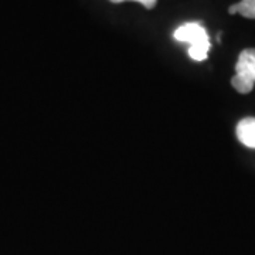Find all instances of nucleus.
Returning <instances> with one entry per match:
<instances>
[{
  "instance_id": "4",
  "label": "nucleus",
  "mask_w": 255,
  "mask_h": 255,
  "mask_svg": "<svg viewBox=\"0 0 255 255\" xmlns=\"http://www.w3.org/2000/svg\"><path fill=\"white\" fill-rule=\"evenodd\" d=\"M230 14L240 13L241 16L247 18H255V0H241L240 3H236L228 7Z\"/></svg>"
},
{
  "instance_id": "5",
  "label": "nucleus",
  "mask_w": 255,
  "mask_h": 255,
  "mask_svg": "<svg viewBox=\"0 0 255 255\" xmlns=\"http://www.w3.org/2000/svg\"><path fill=\"white\" fill-rule=\"evenodd\" d=\"M112 3H122V1H125V0H111ZM132 1H139L140 4H143L146 9H153L156 6V1L157 0H132Z\"/></svg>"
},
{
  "instance_id": "1",
  "label": "nucleus",
  "mask_w": 255,
  "mask_h": 255,
  "mask_svg": "<svg viewBox=\"0 0 255 255\" xmlns=\"http://www.w3.org/2000/svg\"><path fill=\"white\" fill-rule=\"evenodd\" d=\"M174 38L180 43H189V55L194 61H203L210 51V38L207 30L200 23H186L174 31Z\"/></svg>"
},
{
  "instance_id": "3",
  "label": "nucleus",
  "mask_w": 255,
  "mask_h": 255,
  "mask_svg": "<svg viewBox=\"0 0 255 255\" xmlns=\"http://www.w3.org/2000/svg\"><path fill=\"white\" fill-rule=\"evenodd\" d=\"M237 137L244 146L255 149V118H246L238 122Z\"/></svg>"
},
{
  "instance_id": "2",
  "label": "nucleus",
  "mask_w": 255,
  "mask_h": 255,
  "mask_svg": "<svg viewBox=\"0 0 255 255\" xmlns=\"http://www.w3.org/2000/svg\"><path fill=\"white\" fill-rule=\"evenodd\" d=\"M233 87L241 94H248L255 85V48L243 50L236 64V75L231 80Z\"/></svg>"
}]
</instances>
